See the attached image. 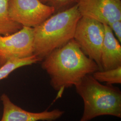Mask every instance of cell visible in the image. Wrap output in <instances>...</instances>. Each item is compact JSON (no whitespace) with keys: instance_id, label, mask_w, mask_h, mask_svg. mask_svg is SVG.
I'll return each instance as SVG.
<instances>
[{"instance_id":"cell-11","label":"cell","mask_w":121,"mask_h":121,"mask_svg":"<svg viewBox=\"0 0 121 121\" xmlns=\"http://www.w3.org/2000/svg\"><path fill=\"white\" fill-rule=\"evenodd\" d=\"M41 60L38 57L33 55L22 58H13L8 60L0 67V81L8 77L14 70L24 66L36 63Z\"/></svg>"},{"instance_id":"cell-10","label":"cell","mask_w":121,"mask_h":121,"mask_svg":"<svg viewBox=\"0 0 121 121\" xmlns=\"http://www.w3.org/2000/svg\"><path fill=\"white\" fill-rule=\"evenodd\" d=\"M22 27L10 17L8 0H0V35L13 34L20 30Z\"/></svg>"},{"instance_id":"cell-9","label":"cell","mask_w":121,"mask_h":121,"mask_svg":"<svg viewBox=\"0 0 121 121\" xmlns=\"http://www.w3.org/2000/svg\"><path fill=\"white\" fill-rule=\"evenodd\" d=\"M103 25L104 35L101 51V70L112 69L121 66L120 43L109 26Z\"/></svg>"},{"instance_id":"cell-2","label":"cell","mask_w":121,"mask_h":121,"mask_svg":"<svg viewBox=\"0 0 121 121\" xmlns=\"http://www.w3.org/2000/svg\"><path fill=\"white\" fill-rule=\"evenodd\" d=\"M81 15L75 4L51 15L34 28L33 54L41 61L51 52L73 39Z\"/></svg>"},{"instance_id":"cell-15","label":"cell","mask_w":121,"mask_h":121,"mask_svg":"<svg viewBox=\"0 0 121 121\" xmlns=\"http://www.w3.org/2000/svg\"><path fill=\"white\" fill-rule=\"evenodd\" d=\"M41 2H42V3H43L44 4H46L48 2V0H39Z\"/></svg>"},{"instance_id":"cell-7","label":"cell","mask_w":121,"mask_h":121,"mask_svg":"<svg viewBox=\"0 0 121 121\" xmlns=\"http://www.w3.org/2000/svg\"><path fill=\"white\" fill-rule=\"evenodd\" d=\"M76 4L82 17L107 25L121 20V0H77Z\"/></svg>"},{"instance_id":"cell-5","label":"cell","mask_w":121,"mask_h":121,"mask_svg":"<svg viewBox=\"0 0 121 121\" xmlns=\"http://www.w3.org/2000/svg\"><path fill=\"white\" fill-rule=\"evenodd\" d=\"M9 15L22 26L35 28L55 12L39 0H8Z\"/></svg>"},{"instance_id":"cell-8","label":"cell","mask_w":121,"mask_h":121,"mask_svg":"<svg viewBox=\"0 0 121 121\" xmlns=\"http://www.w3.org/2000/svg\"><path fill=\"white\" fill-rule=\"evenodd\" d=\"M0 99L3 105L0 121H53L60 118L65 112L59 109L50 111L46 110L41 112H30L13 104L5 94L1 95Z\"/></svg>"},{"instance_id":"cell-6","label":"cell","mask_w":121,"mask_h":121,"mask_svg":"<svg viewBox=\"0 0 121 121\" xmlns=\"http://www.w3.org/2000/svg\"><path fill=\"white\" fill-rule=\"evenodd\" d=\"M34 28L23 26L9 35H0V67L9 60L33 54Z\"/></svg>"},{"instance_id":"cell-4","label":"cell","mask_w":121,"mask_h":121,"mask_svg":"<svg viewBox=\"0 0 121 121\" xmlns=\"http://www.w3.org/2000/svg\"><path fill=\"white\" fill-rule=\"evenodd\" d=\"M104 35L103 24L81 17L77 22L73 36V39L86 56L96 63L99 70H101L100 56Z\"/></svg>"},{"instance_id":"cell-1","label":"cell","mask_w":121,"mask_h":121,"mask_svg":"<svg viewBox=\"0 0 121 121\" xmlns=\"http://www.w3.org/2000/svg\"><path fill=\"white\" fill-rule=\"evenodd\" d=\"M41 67L50 78V85L57 91L56 99L61 97L65 89L75 86L85 76L99 67L86 56L73 39L58 48L42 60Z\"/></svg>"},{"instance_id":"cell-14","label":"cell","mask_w":121,"mask_h":121,"mask_svg":"<svg viewBox=\"0 0 121 121\" xmlns=\"http://www.w3.org/2000/svg\"><path fill=\"white\" fill-rule=\"evenodd\" d=\"M109 26L113 34L116 36L118 41L121 42V20H118L109 24Z\"/></svg>"},{"instance_id":"cell-3","label":"cell","mask_w":121,"mask_h":121,"mask_svg":"<svg viewBox=\"0 0 121 121\" xmlns=\"http://www.w3.org/2000/svg\"><path fill=\"white\" fill-rule=\"evenodd\" d=\"M74 86L84 103L79 121H89L103 115L121 118V91L118 87L102 84L91 74L85 76Z\"/></svg>"},{"instance_id":"cell-13","label":"cell","mask_w":121,"mask_h":121,"mask_svg":"<svg viewBox=\"0 0 121 121\" xmlns=\"http://www.w3.org/2000/svg\"><path fill=\"white\" fill-rule=\"evenodd\" d=\"M77 0H48L47 4L53 7L55 12L64 9L74 3L76 4Z\"/></svg>"},{"instance_id":"cell-12","label":"cell","mask_w":121,"mask_h":121,"mask_svg":"<svg viewBox=\"0 0 121 121\" xmlns=\"http://www.w3.org/2000/svg\"><path fill=\"white\" fill-rule=\"evenodd\" d=\"M93 77L101 82L106 84L121 83V66L112 69L97 70L91 74Z\"/></svg>"}]
</instances>
